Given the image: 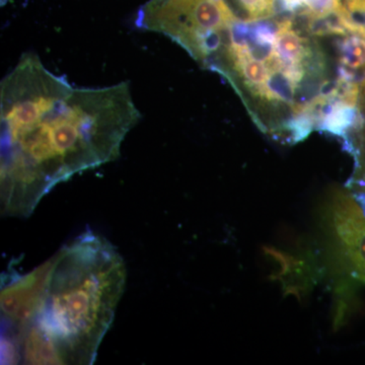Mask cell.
Segmentation results:
<instances>
[{
  "label": "cell",
  "instance_id": "3",
  "mask_svg": "<svg viewBox=\"0 0 365 365\" xmlns=\"http://www.w3.org/2000/svg\"><path fill=\"white\" fill-rule=\"evenodd\" d=\"M322 227L331 270L343 282L365 283V194L332 192L322 210Z\"/></svg>",
  "mask_w": 365,
  "mask_h": 365
},
{
  "label": "cell",
  "instance_id": "2",
  "mask_svg": "<svg viewBox=\"0 0 365 365\" xmlns=\"http://www.w3.org/2000/svg\"><path fill=\"white\" fill-rule=\"evenodd\" d=\"M126 267L107 240L83 232L49 259L32 318L1 341L2 362L93 364L124 294Z\"/></svg>",
  "mask_w": 365,
  "mask_h": 365
},
{
  "label": "cell",
  "instance_id": "5",
  "mask_svg": "<svg viewBox=\"0 0 365 365\" xmlns=\"http://www.w3.org/2000/svg\"><path fill=\"white\" fill-rule=\"evenodd\" d=\"M360 121V113L355 105L339 101L331 106L322 122V129L335 135L344 136L351 129L356 128Z\"/></svg>",
  "mask_w": 365,
  "mask_h": 365
},
{
  "label": "cell",
  "instance_id": "1",
  "mask_svg": "<svg viewBox=\"0 0 365 365\" xmlns=\"http://www.w3.org/2000/svg\"><path fill=\"white\" fill-rule=\"evenodd\" d=\"M140 119L128 83L76 88L23 54L0 88L2 215L30 216L61 182L116 160Z\"/></svg>",
  "mask_w": 365,
  "mask_h": 365
},
{
  "label": "cell",
  "instance_id": "8",
  "mask_svg": "<svg viewBox=\"0 0 365 365\" xmlns=\"http://www.w3.org/2000/svg\"><path fill=\"white\" fill-rule=\"evenodd\" d=\"M344 9L343 0H306L302 13L309 21H319L342 13Z\"/></svg>",
  "mask_w": 365,
  "mask_h": 365
},
{
  "label": "cell",
  "instance_id": "6",
  "mask_svg": "<svg viewBox=\"0 0 365 365\" xmlns=\"http://www.w3.org/2000/svg\"><path fill=\"white\" fill-rule=\"evenodd\" d=\"M235 16L242 21H258L272 18L277 0H227Z\"/></svg>",
  "mask_w": 365,
  "mask_h": 365
},
{
  "label": "cell",
  "instance_id": "4",
  "mask_svg": "<svg viewBox=\"0 0 365 365\" xmlns=\"http://www.w3.org/2000/svg\"><path fill=\"white\" fill-rule=\"evenodd\" d=\"M266 253L277 266L274 278L285 292L302 297L313 289L319 274L313 255L290 254L275 249H266Z\"/></svg>",
  "mask_w": 365,
  "mask_h": 365
},
{
  "label": "cell",
  "instance_id": "11",
  "mask_svg": "<svg viewBox=\"0 0 365 365\" xmlns=\"http://www.w3.org/2000/svg\"><path fill=\"white\" fill-rule=\"evenodd\" d=\"M279 1L283 9L295 13V11H302L306 0H279Z\"/></svg>",
  "mask_w": 365,
  "mask_h": 365
},
{
  "label": "cell",
  "instance_id": "12",
  "mask_svg": "<svg viewBox=\"0 0 365 365\" xmlns=\"http://www.w3.org/2000/svg\"><path fill=\"white\" fill-rule=\"evenodd\" d=\"M7 2V0H1V6H4Z\"/></svg>",
  "mask_w": 365,
  "mask_h": 365
},
{
  "label": "cell",
  "instance_id": "9",
  "mask_svg": "<svg viewBox=\"0 0 365 365\" xmlns=\"http://www.w3.org/2000/svg\"><path fill=\"white\" fill-rule=\"evenodd\" d=\"M353 23L359 28L360 34L365 35V0H343Z\"/></svg>",
  "mask_w": 365,
  "mask_h": 365
},
{
  "label": "cell",
  "instance_id": "10",
  "mask_svg": "<svg viewBox=\"0 0 365 365\" xmlns=\"http://www.w3.org/2000/svg\"><path fill=\"white\" fill-rule=\"evenodd\" d=\"M359 96V105H360V116H361V124L357 129L360 132V136L364 137L365 139V76L364 83H362L361 88H360Z\"/></svg>",
  "mask_w": 365,
  "mask_h": 365
},
{
  "label": "cell",
  "instance_id": "7",
  "mask_svg": "<svg viewBox=\"0 0 365 365\" xmlns=\"http://www.w3.org/2000/svg\"><path fill=\"white\" fill-rule=\"evenodd\" d=\"M340 61L345 71H359L365 67V37L348 36L340 46Z\"/></svg>",
  "mask_w": 365,
  "mask_h": 365
}]
</instances>
